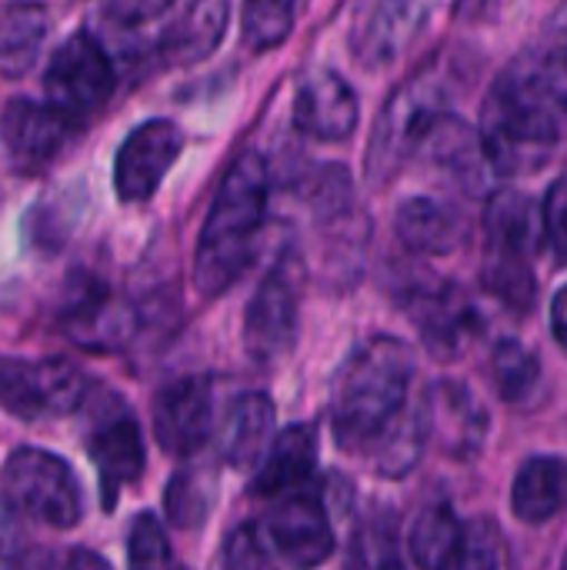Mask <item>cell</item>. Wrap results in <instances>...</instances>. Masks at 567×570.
I'll return each mask as SVG.
<instances>
[{"label":"cell","instance_id":"7402d4cb","mask_svg":"<svg viewBox=\"0 0 567 570\" xmlns=\"http://www.w3.org/2000/svg\"><path fill=\"white\" fill-rule=\"evenodd\" d=\"M221 458L231 468H257L274 444V404L267 394H241L221 424Z\"/></svg>","mask_w":567,"mask_h":570},{"label":"cell","instance_id":"603a6c76","mask_svg":"<svg viewBox=\"0 0 567 570\" xmlns=\"http://www.w3.org/2000/svg\"><path fill=\"white\" fill-rule=\"evenodd\" d=\"M394 234L411 254L441 257L461 244L465 224L448 204L434 197H408L394 214Z\"/></svg>","mask_w":567,"mask_h":570},{"label":"cell","instance_id":"836d02e7","mask_svg":"<svg viewBox=\"0 0 567 570\" xmlns=\"http://www.w3.org/2000/svg\"><path fill=\"white\" fill-rule=\"evenodd\" d=\"M444 570H498V541L485 524L465 528V541Z\"/></svg>","mask_w":567,"mask_h":570},{"label":"cell","instance_id":"e0dca14e","mask_svg":"<svg viewBox=\"0 0 567 570\" xmlns=\"http://www.w3.org/2000/svg\"><path fill=\"white\" fill-rule=\"evenodd\" d=\"M428 17L431 7L424 3H404V0L361 3L351 17V33H348L351 50L368 70L388 67L411 47V40L421 33Z\"/></svg>","mask_w":567,"mask_h":570},{"label":"cell","instance_id":"8d00e7d4","mask_svg":"<svg viewBox=\"0 0 567 570\" xmlns=\"http://www.w3.org/2000/svg\"><path fill=\"white\" fill-rule=\"evenodd\" d=\"M551 334L561 344V351H567V284L551 301Z\"/></svg>","mask_w":567,"mask_h":570},{"label":"cell","instance_id":"d6a6232c","mask_svg":"<svg viewBox=\"0 0 567 570\" xmlns=\"http://www.w3.org/2000/svg\"><path fill=\"white\" fill-rule=\"evenodd\" d=\"M224 570H281V558L257 524H241L224 541Z\"/></svg>","mask_w":567,"mask_h":570},{"label":"cell","instance_id":"ba28073f","mask_svg":"<svg viewBox=\"0 0 567 570\" xmlns=\"http://www.w3.org/2000/svg\"><path fill=\"white\" fill-rule=\"evenodd\" d=\"M114 83H117V70L104 43L90 30H77L47 60L43 100L80 124V117L107 104Z\"/></svg>","mask_w":567,"mask_h":570},{"label":"cell","instance_id":"484cf974","mask_svg":"<svg viewBox=\"0 0 567 570\" xmlns=\"http://www.w3.org/2000/svg\"><path fill=\"white\" fill-rule=\"evenodd\" d=\"M465 541V524L448 504H431L418 514L408 534L411 561L421 570H444Z\"/></svg>","mask_w":567,"mask_h":570},{"label":"cell","instance_id":"6da1fadb","mask_svg":"<svg viewBox=\"0 0 567 570\" xmlns=\"http://www.w3.org/2000/svg\"><path fill=\"white\" fill-rule=\"evenodd\" d=\"M411 377V347L401 337L378 334L348 354L331 391L338 448L348 454H374V468L391 478L411 471L424 444L421 417H408Z\"/></svg>","mask_w":567,"mask_h":570},{"label":"cell","instance_id":"5bb4252c","mask_svg":"<svg viewBox=\"0 0 567 570\" xmlns=\"http://www.w3.org/2000/svg\"><path fill=\"white\" fill-rule=\"evenodd\" d=\"M214 434V384L187 374L170 381L154 397V438L174 458L197 454Z\"/></svg>","mask_w":567,"mask_h":570},{"label":"cell","instance_id":"f1b7e54d","mask_svg":"<svg viewBox=\"0 0 567 570\" xmlns=\"http://www.w3.org/2000/svg\"><path fill=\"white\" fill-rule=\"evenodd\" d=\"M211 501H214V481L201 468L177 471L164 494L167 518L177 528H201L211 514Z\"/></svg>","mask_w":567,"mask_h":570},{"label":"cell","instance_id":"9a60e30c","mask_svg":"<svg viewBox=\"0 0 567 570\" xmlns=\"http://www.w3.org/2000/svg\"><path fill=\"white\" fill-rule=\"evenodd\" d=\"M267 541L281 561L297 570H314L334 554V531L328 521V508L314 491H297L281 498L267 521Z\"/></svg>","mask_w":567,"mask_h":570},{"label":"cell","instance_id":"30bf717a","mask_svg":"<svg viewBox=\"0 0 567 570\" xmlns=\"http://www.w3.org/2000/svg\"><path fill=\"white\" fill-rule=\"evenodd\" d=\"M301 281L294 264H277L244 311V347L257 364H277L297 337Z\"/></svg>","mask_w":567,"mask_h":570},{"label":"cell","instance_id":"d6986e66","mask_svg":"<svg viewBox=\"0 0 567 570\" xmlns=\"http://www.w3.org/2000/svg\"><path fill=\"white\" fill-rule=\"evenodd\" d=\"M74 130H77V120L60 114L47 100L13 97V100H7V107L0 114V137H3L7 150L17 160H30V164H43L57 150H63V144L70 140Z\"/></svg>","mask_w":567,"mask_h":570},{"label":"cell","instance_id":"9c48e42d","mask_svg":"<svg viewBox=\"0 0 567 570\" xmlns=\"http://www.w3.org/2000/svg\"><path fill=\"white\" fill-rule=\"evenodd\" d=\"M401 294L411 324L438 361H458L481 334V314L458 284L441 277H414Z\"/></svg>","mask_w":567,"mask_h":570},{"label":"cell","instance_id":"74e56055","mask_svg":"<svg viewBox=\"0 0 567 570\" xmlns=\"http://www.w3.org/2000/svg\"><path fill=\"white\" fill-rule=\"evenodd\" d=\"M63 570H110V564L97 554V551H87V548H77L63 558Z\"/></svg>","mask_w":567,"mask_h":570},{"label":"cell","instance_id":"4fadbf2b","mask_svg":"<svg viewBox=\"0 0 567 570\" xmlns=\"http://www.w3.org/2000/svg\"><path fill=\"white\" fill-rule=\"evenodd\" d=\"M424 444L441 451L444 458L468 461L485 448L488 438V411L461 381H438L424 391V404L418 411Z\"/></svg>","mask_w":567,"mask_h":570},{"label":"cell","instance_id":"277c9868","mask_svg":"<svg viewBox=\"0 0 567 570\" xmlns=\"http://www.w3.org/2000/svg\"><path fill=\"white\" fill-rule=\"evenodd\" d=\"M448 114V80L438 60L421 63L381 107L368 144V180L388 184L414 150L424 147L438 120Z\"/></svg>","mask_w":567,"mask_h":570},{"label":"cell","instance_id":"ac0fdd59","mask_svg":"<svg viewBox=\"0 0 567 570\" xmlns=\"http://www.w3.org/2000/svg\"><path fill=\"white\" fill-rule=\"evenodd\" d=\"M358 94L334 70H311L294 94V124L317 140H344L358 127Z\"/></svg>","mask_w":567,"mask_h":570},{"label":"cell","instance_id":"f546056e","mask_svg":"<svg viewBox=\"0 0 567 570\" xmlns=\"http://www.w3.org/2000/svg\"><path fill=\"white\" fill-rule=\"evenodd\" d=\"M348 570H404L394 528L388 521H371L354 534Z\"/></svg>","mask_w":567,"mask_h":570},{"label":"cell","instance_id":"1f68e13d","mask_svg":"<svg viewBox=\"0 0 567 570\" xmlns=\"http://www.w3.org/2000/svg\"><path fill=\"white\" fill-rule=\"evenodd\" d=\"M127 570H170V544L154 514H137L127 534Z\"/></svg>","mask_w":567,"mask_h":570},{"label":"cell","instance_id":"d4e9b609","mask_svg":"<svg viewBox=\"0 0 567 570\" xmlns=\"http://www.w3.org/2000/svg\"><path fill=\"white\" fill-rule=\"evenodd\" d=\"M424 147L431 150V160L441 170H448V177L461 190H468V194L485 190V184L491 177V167H488V157L481 150L478 134H471L461 120L444 114L438 120V127L431 130V137L424 140Z\"/></svg>","mask_w":567,"mask_h":570},{"label":"cell","instance_id":"d590c367","mask_svg":"<svg viewBox=\"0 0 567 570\" xmlns=\"http://www.w3.org/2000/svg\"><path fill=\"white\" fill-rule=\"evenodd\" d=\"M0 570H63V561L50 548H27L0 561Z\"/></svg>","mask_w":567,"mask_h":570},{"label":"cell","instance_id":"3957f363","mask_svg":"<svg viewBox=\"0 0 567 570\" xmlns=\"http://www.w3.org/2000/svg\"><path fill=\"white\" fill-rule=\"evenodd\" d=\"M271 174L257 150H244L224 170L194 254V287L204 297L224 294L251 264L264 227Z\"/></svg>","mask_w":567,"mask_h":570},{"label":"cell","instance_id":"7a4b0ae2","mask_svg":"<svg viewBox=\"0 0 567 570\" xmlns=\"http://www.w3.org/2000/svg\"><path fill=\"white\" fill-rule=\"evenodd\" d=\"M567 137V47L545 43L515 57L481 107V150L495 177H525Z\"/></svg>","mask_w":567,"mask_h":570},{"label":"cell","instance_id":"8fae6325","mask_svg":"<svg viewBox=\"0 0 567 570\" xmlns=\"http://www.w3.org/2000/svg\"><path fill=\"white\" fill-rule=\"evenodd\" d=\"M87 451H90V461H94V468L100 474L107 504H114L120 488L140 481V474H144L140 424L117 394H107V401L90 404Z\"/></svg>","mask_w":567,"mask_h":570},{"label":"cell","instance_id":"52a82bcc","mask_svg":"<svg viewBox=\"0 0 567 570\" xmlns=\"http://www.w3.org/2000/svg\"><path fill=\"white\" fill-rule=\"evenodd\" d=\"M87 394L84 371L67 357H0V404L23 421L74 414L87 404Z\"/></svg>","mask_w":567,"mask_h":570},{"label":"cell","instance_id":"cb8c5ba5","mask_svg":"<svg viewBox=\"0 0 567 570\" xmlns=\"http://www.w3.org/2000/svg\"><path fill=\"white\" fill-rule=\"evenodd\" d=\"M511 508L525 524H545L567 508V461L538 454L521 464L511 484Z\"/></svg>","mask_w":567,"mask_h":570},{"label":"cell","instance_id":"f35d334b","mask_svg":"<svg viewBox=\"0 0 567 570\" xmlns=\"http://www.w3.org/2000/svg\"><path fill=\"white\" fill-rule=\"evenodd\" d=\"M561 570H567V551H565V561H561Z\"/></svg>","mask_w":567,"mask_h":570},{"label":"cell","instance_id":"ffe728a7","mask_svg":"<svg viewBox=\"0 0 567 570\" xmlns=\"http://www.w3.org/2000/svg\"><path fill=\"white\" fill-rule=\"evenodd\" d=\"M317 468V434L307 424H291L284 428L264 461L257 464L251 494L254 498H287L297 494L311 484Z\"/></svg>","mask_w":567,"mask_h":570},{"label":"cell","instance_id":"4316f807","mask_svg":"<svg viewBox=\"0 0 567 570\" xmlns=\"http://www.w3.org/2000/svg\"><path fill=\"white\" fill-rule=\"evenodd\" d=\"M47 33V13L33 3L0 7V70L23 73Z\"/></svg>","mask_w":567,"mask_h":570},{"label":"cell","instance_id":"2e32d148","mask_svg":"<svg viewBox=\"0 0 567 570\" xmlns=\"http://www.w3.org/2000/svg\"><path fill=\"white\" fill-rule=\"evenodd\" d=\"M180 147H184V137L170 120L157 117V120L137 124L127 134V140L120 144L117 160H114L117 197L127 200V204L147 200L160 187L164 174L174 167Z\"/></svg>","mask_w":567,"mask_h":570},{"label":"cell","instance_id":"4dcf8cb0","mask_svg":"<svg viewBox=\"0 0 567 570\" xmlns=\"http://www.w3.org/2000/svg\"><path fill=\"white\" fill-rule=\"evenodd\" d=\"M294 23V7L277 0H254L244 7V43L251 50L277 47Z\"/></svg>","mask_w":567,"mask_h":570},{"label":"cell","instance_id":"7c38bea8","mask_svg":"<svg viewBox=\"0 0 567 570\" xmlns=\"http://www.w3.org/2000/svg\"><path fill=\"white\" fill-rule=\"evenodd\" d=\"M63 334L87 351H117L134 337L137 317L130 304L114 294L100 277L80 274L70 281L60 311Z\"/></svg>","mask_w":567,"mask_h":570},{"label":"cell","instance_id":"5b68a950","mask_svg":"<svg viewBox=\"0 0 567 570\" xmlns=\"http://www.w3.org/2000/svg\"><path fill=\"white\" fill-rule=\"evenodd\" d=\"M541 217L515 187H501L485 204V287L511 311H528L535 304V271L531 257L538 250Z\"/></svg>","mask_w":567,"mask_h":570},{"label":"cell","instance_id":"44dd1931","mask_svg":"<svg viewBox=\"0 0 567 570\" xmlns=\"http://www.w3.org/2000/svg\"><path fill=\"white\" fill-rule=\"evenodd\" d=\"M227 13L231 10L221 0L174 7L170 17L164 20L160 40H157V60L167 67H184V63L204 60L221 43Z\"/></svg>","mask_w":567,"mask_h":570},{"label":"cell","instance_id":"83f0119b","mask_svg":"<svg viewBox=\"0 0 567 570\" xmlns=\"http://www.w3.org/2000/svg\"><path fill=\"white\" fill-rule=\"evenodd\" d=\"M541 381V364L538 357L515 337L498 341L495 354H491V384L501 394V401L508 404H521L535 394Z\"/></svg>","mask_w":567,"mask_h":570},{"label":"cell","instance_id":"e575fe53","mask_svg":"<svg viewBox=\"0 0 567 570\" xmlns=\"http://www.w3.org/2000/svg\"><path fill=\"white\" fill-rule=\"evenodd\" d=\"M541 230H545V240L551 244L555 257L567 261V177L548 187V197L541 207Z\"/></svg>","mask_w":567,"mask_h":570},{"label":"cell","instance_id":"8992f818","mask_svg":"<svg viewBox=\"0 0 567 570\" xmlns=\"http://www.w3.org/2000/svg\"><path fill=\"white\" fill-rule=\"evenodd\" d=\"M3 504L30 521L70 531L84 518V494L77 474L63 458L43 448H17L0 468Z\"/></svg>","mask_w":567,"mask_h":570}]
</instances>
